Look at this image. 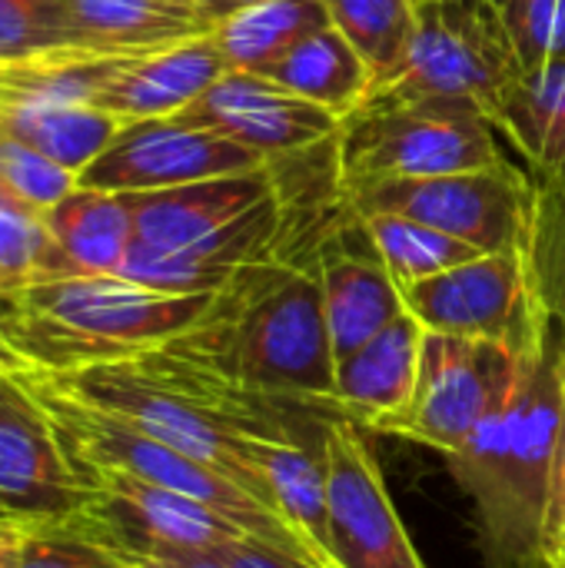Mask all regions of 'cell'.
<instances>
[{
    "instance_id": "9",
    "label": "cell",
    "mask_w": 565,
    "mask_h": 568,
    "mask_svg": "<svg viewBox=\"0 0 565 568\" xmlns=\"http://www.w3.org/2000/svg\"><path fill=\"white\" fill-rule=\"evenodd\" d=\"M403 306L426 333L490 339L519 353H529L546 329L523 253H480L406 286Z\"/></svg>"
},
{
    "instance_id": "23",
    "label": "cell",
    "mask_w": 565,
    "mask_h": 568,
    "mask_svg": "<svg viewBox=\"0 0 565 568\" xmlns=\"http://www.w3.org/2000/svg\"><path fill=\"white\" fill-rule=\"evenodd\" d=\"M323 27H330L323 0H263L223 17L210 33L230 70L263 73Z\"/></svg>"
},
{
    "instance_id": "5",
    "label": "cell",
    "mask_w": 565,
    "mask_h": 568,
    "mask_svg": "<svg viewBox=\"0 0 565 568\" xmlns=\"http://www.w3.org/2000/svg\"><path fill=\"white\" fill-rule=\"evenodd\" d=\"M493 120L470 103L370 93L336 140V186L466 173L503 163Z\"/></svg>"
},
{
    "instance_id": "16",
    "label": "cell",
    "mask_w": 565,
    "mask_h": 568,
    "mask_svg": "<svg viewBox=\"0 0 565 568\" xmlns=\"http://www.w3.org/2000/svg\"><path fill=\"white\" fill-rule=\"evenodd\" d=\"M226 70L230 67L213 33L186 37L147 53L123 57V63L97 93V106L110 110L123 123L176 116L196 97H203Z\"/></svg>"
},
{
    "instance_id": "18",
    "label": "cell",
    "mask_w": 565,
    "mask_h": 568,
    "mask_svg": "<svg viewBox=\"0 0 565 568\" xmlns=\"http://www.w3.org/2000/svg\"><path fill=\"white\" fill-rule=\"evenodd\" d=\"M250 466L270 509L303 542L313 568H336L330 556V509L323 436H256Z\"/></svg>"
},
{
    "instance_id": "34",
    "label": "cell",
    "mask_w": 565,
    "mask_h": 568,
    "mask_svg": "<svg viewBox=\"0 0 565 568\" xmlns=\"http://www.w3.org/2000/svg\"><path fill=\"white\" fill-rule=\"evenodd\" d=\"M127 559L137 568H226L216 552H186V549H157Z\"/></svg>"
},
{
    "instance_id": "33",
    "label": "cell",
    "mask_w": 565,
    "mask_h": 568,
    "mask_svg": "<svg viewBox=\"0 0 565 568\" xmlns=\"http://www.w3.org/2000/svg\"><path fill=\"white\" fill-rule=\"evenodd\" d=\"M543 552H565V423L559 433L556 466H553V489H549V513H546V546Z\"/></svg>"
},
{
    "instance_id": "13",
    "label": "cell",
    "mask_w": 565,
    "mask_h": 568,
    "mask_svg": "<svg viewBox=\"0 0 565 568\" xmlns=\"http://www.w3.org/2000/svg\"><path fill=\"white\" fill-rule=\"evenodd\" d=\"M23 366L0 376V503L23 519H73L87 503Z\"/></svg>"
},
{
    "instance_id": "14",
    "label": "cell",
    "mask_w": 565,
    "mask_h": 568,
    "mask_svg": "<svg viewBox=\"0 0 565 568\" xmlns=\"http://www.w3.org/2000/svg\"><path fill=\"white\" fill-rule=\"evenodd\" d=\"M176 116L236 140L270 163L330 146L343 126L326 106L250 70H226Z\"/></svg>"
},
{
    "instance_id": "26",
    "label": "cell",
    "mask_w": 565,
    "mask_h": 568,
    "mask_svg": "<svg viewBox=\"0 0 565 568\" xmlns=\"http://www.w3.org/2000/svg\"><path fill=\"white\" fill-rule=\"evenodd\" d=\"M57 276H67V263L47 220L23 206L0 203V300Z\"/></svg>"
},
{
    "instance_id": "2",
    "label": "cell",
    "mask_w": 565,
    "mask_h": 568,
    "mask_svg": "<svg viewBox=\"0 0 565 568\" xmlns=\"http://www.w3.org/2000/svg\"><path fill=\"white\" fill-rule=\"evenodd\" d=\"M565 333L546 316L506 403L466 446L443 456L476 513L490 568H526L543 556L553 466L565 423Z\"/></svg>"
},
{
    "instance_id": "21",
    "label": "cell",
    "mask_w": 565,
    "mask_h": 568,
    "mask_svg": "<svg viewBox=\"0 0 565 568\" xmlns=\"http://www.w3.org/2000/svg\"><path fill=\"white\" fill-rule=\"evenodd\" d=\"M263 77L326 106L340 120L360 110L376 87L370 63L333 23L296 43L283 60L266 67Z\"/></svg>"
},
{
    "instance_id": "35",
    "label": "cell",
    "mask_w": 565,
    "mask_h": 568,
    "mask_svg": "<svg viewBox=\"0 0 565 568\" xmlns=\"http://www.w3.org/2000/svg\"><path fill=\"white\" fill-rule=\"evenodd\" d=\"M33 519L23 516H0V568H20L23 546L30 536Z\"/></svg>"
},
{
    "instance_id": "25",
    "label": "cell",
    "mask_w": 565,
    "mask_h": 568,
    "mask_svg": "<svg viewBox=\"0 0 565 568\" xmlns=\"http://www.w3.org/2000/svg\"><path fill=\"white\" fill-rule=\"evenodd\" d=\"M323 3L330 23L370 63L376 87L393 80L413 40L420 0H323Z\"/></svg>"
},
{
    "instance_id": "43",
    "label": "cell",
    "mask_w": 565,
    "mask_h": 568,
    "mask_svg": "<svg viewBox=\"0 0 565 568\" xmlns=\"http://www.w3.org/2000/svg\"><path fill=\"white\" fill-rule=\"evenodd\" d=\"M0 203H10V200H7V196H3V193H0Z\"/></svg>"
},
{
    "instance_id": "8",
    "label": "cell",
    "mask_w": 565,
    "mask_h": 568,
    "mask_svg": "<svg viewBox=\"0 0 565 568\" xmlns=\"http://www.w3.org/2000/svg\"><path fill=\"white\" fill-rule=\"evenodd\" d=\"M523 359L526 353L503 343L426 333L413 403L376 436H396L443 456L456 453L506 403Z\"/></svg>"
},
{
    "instance_id": "22",
    "label": "cell",
    "mask_w": 565,
    "mask_h": 568,
    "mask_svg": "<svg viewBox=\"0 0 565 568\" xmlns=\"http://www.w3.org/2000/svg\"><path fill=\"white\" fill-rule=\"evenodd\" d=\"M493 126L506 130L546 183L565 150V60L516 70L506 83Z\"/></svg>"
},
{
    "instance_id": "3",
    "label": "cell",
    "mask_w": 565,
    "mask_h": 568,
    "mask_svg": "<svg viewBox=\"0 0 565 568\" xmlns=\"http://www.w3.org/2000/svg\"><path fill=\"white\" fill-rule=\"evenodd\" d=\"M216 293H163L123 276H57L0 300V343L23 369L73 373L186 336Z\"/></svg>"
},
{
    "instance_id": "30",
    "label": "cell",
    "mask_w": 565,
    "mask_h": 568,
    "mask_svg": "<svg viewBox=\"0 0 565 568\" xmlns=\"http://www.w3.org/2000/svg\"><path fill=\"white\" fill-rule=\"evenodd\" d=\"M500 23L519 70L565 60V0H506Z\"/></svg>"
},
{
    "instance_id": "36",
    "label": "cell",
    "mask_w": 565,
    "mask_h": 568,
    "mask_svg": "<svg viewBox=\"0 0 565 568\" xmlns=\"http://www.w3.org/2000/svg\"><path fill=\"white\" fill-rule=\"evenodd\" d=\"M253 3H263V0H196V7L206 13V20L216 27L223 17H230V13H236V10H243V7H253Z\"/></svg>"
},
{
    "instance_id": "19",
    "label": "cell",
    "mask_w": 565,
    "mask_h": 568,
    "mask_svg": "<svg viewBox=\"0 0 565 568\" xmlns=\"http://www.w3.org/2000/svg\"><path fill=\"white\" fill-rule=\"evenodd\" d=\"M63 7L90 53H147L213 30L196 0H63Z\"/></svg>"
},
{
    "instance_id": "39",
    "label": "cell",
    "mask_w": 565,
    "mask_h": 568,
    "mask_svg": "<svg viewBox=\"0 0 565 568\" xmlns=\"http://www.w3.org/2000/svg\"><path fill=\"white\" fill-rule=\"evenodd\" d=\"M460 3H470V7H486L490 0H460ZM490 7H493V3H490Z\"/></svg>"
},
{
    "instance_id": "38",
    "label": "cell",
    "mask_w": 565,
    "mask_h": 568,
    "mask_svg": "<svg viewBox=\"0 0 565 568\" xmlns=\"http://www.w3.org/2000/svg\"><path fill=\"white\" fill-rule=\"evenodd\" d=\"M536 186H565V150H563V160H559V166L553 170V176H549L546 183H536Z\"/></svg>"
},
{
    "instance_id": "20",
    "label": "cell",
    "mask_w": 565,
    "mask_h": 568,
    "mask_svg": "<svg viewBox=\"0 0 565 568\" xmlns=\"http://www.w3.org/2000/svg\"><path fill=\"white\" fill-rule=\"evenodd\" d=\"M43 220L67 263V276H120L137 236L130 193L77 186Z\"/></svg>"
},
{
    "instance_id": "7",
    "label": "cell",
    "mask_w": 565,
    "mask_h": 568,
    "mask_svg": "<svg viewBox=\"0 0 565 568\" xmlns=\"http://www.w3.org/2000/svg\"><path fill=\"white\" fill-rule=\"evenodd\" d=\"M516 70L500 13L490 3L470 7L460 0H420L416 30L400 73L373 87V93L456 100L480 106L493 120Z\"/></svg>"
},
{
    "instance_id": "28",
    "label": "cell",
    "mask_w": 565,
    "mask_h": 568,
    "mask_svg": "<svg viewBox=\"0 0 565 568\" xmlns=\"http://www.w3.org/2000/svg\"><path fill=\"white\" fill-rule=\"evenodd\" d=\"M83 50L63 0H0V63Z\"/></svg>"
},
{
    "instance_id": "1",
    "label": "cell",
    "mask_w": 565,
    "mask_h": 568,
    "mask_svg": "<svg viewBox=\"0 0 565 568\" xmlns=\"http://www.w3.org/2000/svg\"><path fill=\"white\" fill-rule=\"evenodd\" d=\"M163 349L223 386L263 399L303 403L323 413L336 356L313 266L266 260L243 266L206 316Z\"/></svg>"
},
{
    "instance_id": "24",
    "label": "cell",
    "mask_w": 565,
    "mask_h": 568,
    "mask_svg": "<svg viewBox=\"0 0 565 568\" xmlns=\"http://www.w3.org/2000/svg\"><path fill=\"white\" fill-rule=\"evenodd\" d=\"M360 220L400 290L480 256L476 246H470L450 233H440L420 220L400 216V213H370Z\"/></svg>"
},
{
    "instance_id": "27",
    "label": "cell",
    "mask_w": 565,
    "mask_h": 568,
    "mask_svg": "<svg viewBox=\"0 0 565 568\" xmlns=\"http://www.w3.org/2000/svg\"><path fill=\"white\" fill-rule=\"evenodd\" d=\"M80 186V173L43 156L30 143L0 130V193L37 216H47L70 190Z\"/></svg>"
},
{
    "instance_id": "12",
    "label": "cell",
    "mask_w": 565,
    "mask_h": 568,
    "mask_svg": "<svg viewBox=\"0 0 565 568\" xmlns=\"http://www.w3.org/2000/svg\"><path fill=\"white\" fill-rule=\"evenodd\" d=\"M270 166L256 150L186 123L180 116L127 123L113 143L80 173V186L110 193H153L216 176H236Z\"/></svg>"
},
{
    "instance_id": "4",
    "label": "cell",
    "mask_w": 565,
    "mask_h": 568,
    "mask_svg": "<svg viewBox=\"0 0 565 568\" xmlns=\"http://www.w3.org/2000/svg\"><path fill=\"white\" fill-rule=\"evenodd\" d=\"M23 373H27L37 399L43 403V409L57 429V439L83 486L97 473H127L133 479L200 499V503L220 509L223 516H230L233 523H240L253 539L310 562L303 542L286 529V523L276 519L256 496H250L243 486H236L223 473L147 436L143 429L103 413L100 406L83 403L80 396L67 393L57 379H50L47 373H40V369H23Z\"/></svg>"
},
{
    "instance_id": "40",
    "label": "cell",
    "mask_w": 565,
    "mask_h": 568,
    "mask_svg": "<svg viewBox=\"0 0 565 568\" xmlns=\"http://www.w3.org/2000/svg\"><path fill=\"white\" fill-rule=\"evenodd\" d=\"M490 3H493V10H496V13H500V10H503V3H506V0H490Z\"/></svg>"
},
{
    "instance_id": "31",
    "label": "cell",
    "mask_w": 565,
    "mask_h": 568,
    "mask_svg": "<svg viewBox=\"0 0 565 568\" xmlns=\"http://www.w3.org/2000/svg\"><path fill=\"white\" fill-rule=\"evenodd\" d=\"M20 568H137L117 549L77 529L70 519H33Z\"/></svg>"
},
{
    "instance_id": "17",
    "label": "cell",
    "mask_w": 565,
    "mask_h": 568,
    "mask_svg": "<svg viewBox=\"0 0 565 568\" xmlns=\"http://www.w3.org/2000/svg\"><path fill=\"white\" fill-rule=\"evenodd\" d=\"M426 329L403 313L356 353L336 363L333 393L323 403L326 416L350 419L366 433H376L383 423L400 416L416 393L420 363H423Z\"/></svg>"
},
{
    "instance_id": "11",
    "label": "cell",
    "mask_w": 565,
    "mask_h": 568,
    "mask_svg": "<svg viewBox=\"0 0 565 568\" xmlns=\"http://www.w3.org/2000/svg\"><path fill=\"white\" fill-rule=\"evenodd\" d=\"M87 493L83 509L70 523L120 556L157 549L216 552L250 536L220 509L127 473H97L87 479Z\"/></svg>"
},
{
    "instance_id": "29",
    "label": "cell",
    "mask_w": 565,
    "mask_h": 568,
    "mask_svg": "<svg viewBox=\"0 0 565 568\" xmlns=\"http://www.w3.org/2000/svg\"><path fill=\"white\" fill-rule=\"evenodd\" d=\"M529 276L543 313L565 333V186H539Z\"/></svg>"
},
{
    "instance_id": "41",
    "label": "cell",
    "mask_w": 565,
    "mask_h": 568,
    "mask_svg": "<svg viewBox=\"0 0 565 568\" xmlns=\"http://www.w3.org/2000/svg\"><path fill=\"white\" fill-rule=\"evenodd\" d=\"M0 516H13V513H10V509H7V506L0 503Z\"/></svg>"
},
{
    "instance_id": "37",
    "label": "cell",
    "mask_w": 565,
    "mask_h": 568,
    "mask_svg": "<svg viewBox=\"0 0 565 568\" xmlns=\"http://www.w3.org/2000/svg\"><path fill=\"white\" fill-rule=\"evenodd\" d=\"M526 568H565V552H543L533 566Z\"/></svg>"
},
{
    "instance_id": "42",
    "label": "cell",
    "mask_w": 565,
    "mask_h": 568,
    "mask_svg": "<svg viewBox=\"0 0 565 568\" xmlns=\"http://www.w3.org/2000/svg\"><path fill=\"white\" fill-rule=\"evenodd\" d=\"M563 376H565V343H563Z\"/></svg>"
},
{
    "instance_id": "10",
    "label": "cell",
    "mask_w": 565,
    "mask_h": 568,
    "mask_svg": "<svg viewBox=\"0 0 565 568\" xmlns=\"http://www.w3.org/2000/svg\"><path fill=\"white\" fill-rule=\"evenodd\" d=\"M330 556L336 568H430L386 489L370 433L350 419L323 426Z\"/></svg>"
},
{
    "instance_id": "15",
    "label": "cell",
    "mask_w": 565,
    "mask_h": 568,
    "mask_svg": "<svg viewBox=\"0 0 565 568\" xmlns=\"http://www.w3.org/2000/svg\"><path fill=\"white\" fill-rule=\"evenodd\" d=\"M313 270L320 276L336 363L406 313L403 290L383 266L363 220L353 210H346V216L320 236Z\"/></svg>"
},
{
    "instance_id": "6",
    "label": "cell",
    "mask_w": 565,
    "mask_h": 568,
    "mask_svg": "<svg viewBox=\"0 0 565 568\" xmlns=\"http://www.w3.org/2000/svg\"><path fill=\"white\" fill-rule=\"evenodd\" d=\"M343 203L356 216L400 213L450 233L480 253H529L539 186L506 160L483 170L376 180L343 186Z\"/></svg>"
},
{
    "instance_id": "32",
    "label": "cell",
    "mask_w": 565,
    "mask_h": 568,
    "mask_svg": "<svg viewBox=\"0 0 565 568\" xmlns=\"http://www.w3.org/2000/svg\"><path fill=\"white\" fill-rule=\"evenodd\" d=\"M220 562L226 568H313L310 562L283 552V549H273L253 536H243L236 542H226L223 549H216Z\"/></svg>"
}]
</instances>
